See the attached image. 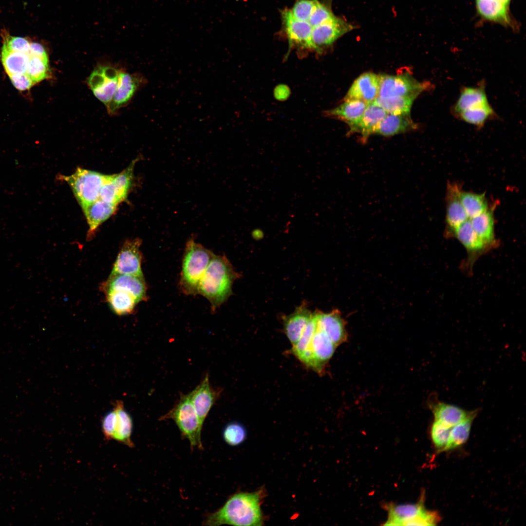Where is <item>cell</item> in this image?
<instances>
[{
	"mask_svg": "<svg viewBox=\"0 0 526 526\" xmlns=\"http://www.w3.org/2000/svg\"><path fill=\"white\" fill-rule=\"evenodd\" d=\"M265 496L263 489L252 492H240L231 496L218 510L207 515L203 525L260 526L264 517L261 509Z\"/></svg>",
	"mask_w": 526,
	"mask_h": 526,
	"instance_id": "1",
	"label": "cell"
},
{
	"mask_svg": "<svg viewBox=\"0 0 526 526\" xmlns=\"http://www.w3.org/2000/svg\"><path fill=\"white\" fill-rule=\"evenodd\" d=\"M238 274L225 256L214 255L200 282L198 294L206 298L214 312L229 297Z\"/></svg>",
	"mask_w": 526,
	"mask_h": 526,
	"instance_id": "2",
	"label": "cell"
},
{
	"mask_svg": "<svg viewBox=\"0 0 526 526\" xmlns=\"http://www.w3.org/2000/svg\"><path fill=\"white\" fill-rule=\"evenodd\" d=\"M213 254L193 239L186 244L182 264L179 287L187 295L198 294L199 282Z\"/></svg>",
	"mask_w": 526,
	"mask_h": 526,
	"instance_id": "3",
	"label": "cell"
},
{
	"mask_svg": "<svg viewBox=\"0 0 526 526\" xmlns=\"http://www.w3.org/2000/svg\"><path fill=\"white\" fill-rule=\"evenodd\" d=\"M171 419L178 427L182 437L189 442L191 449L203 450L202 427L191 401L190 394H180L173 407L161 416L159 420Z\"/></svg>",
	"mask_w": 526,
	"mask_h": 526,
	"instance_id": "4",
	"label": "cell"
},
{
	"mask_svg": "<svg viewBox=\"0 0 526 526\" xmlns=\"http://www.w3.org/2000/svg\"><path fill=\"white\" fill-rule=\"evenodd\" d=\"M108 175L78 168L69 176H62V179L71 188L82 208L97 200Z\"/></svg>",
	"mask_w": 526,
	"mask_h": 526,
	"instance_id": "5",
	"label": "cell"
},
{
	"mask_svg": "<svg viewBox=\"0 0 526 526\" xmlns=\"http://www.w3.org/2000/svg\"><path fill=\"white\" fill-rule=\"evenodd\" d=\"M429 82H420L409 75H379L378 97L410 96L416 98L429 90Z\"/></svg>",
	"mask_w": 526,
	"mask_h": 526,
	"instance_id": "6",
	"label": "cell"
},
{
	"mask_svg": "<svg viewBox=\"0 0 526 526\" xmlns=\"http://www.w3.org/2000/svg\"><path fill=\"white\" fill-rule=\"evenodd\" d=\"M139 159L132 161L130 165L119 173L108 175L102 186L100 199L103 201L118 205L127 199L129 191L133 182V169L135 163Z\"/></svg>",
	"mask_w": 526,
	"mask_h": 526,
	"instance_id": "7",
	"label": "cell"
},
{
	"mask_svg": "<svg viewBox=\"0 0 526 526\" xmlns=\"http://www.w3.org/2000/svg\"><path fill=\"white\" fill-rule=\"evenodd\" d=\"M450 237L456 238L466 249L467 257L462 266L468 273L471 272L479 257L490 251L475 232L470 219L455 228Z\"/></svg>",
	"mask_w": 526,
	"mask_h": 526,
	"instance_id": "8",
	"label": "cell"
},
{
	"mask_svg": "<svg viewBox=\"0 0 526 526\" xmlns=\"http://www.w3.org/2000/svg\"><path fill=\"white\" fill-rule=\"evenodd\" d=\"M355 27L346 20L334 15L320 25L312 28L311 41L314 51L321 53L323 48L331 45Z\"/></svg>",
	"mask_w": 526,
	"mask_h": 526,
	"instance_id": "9",
	"label": "cell"
},
{
	"mask_svg": "<svg viewBox=\"0 0 526 526\" xmlns=\"http://www.w3.org/2000/svg\"><path fill=\"white\" fill-rule=\"evenodd\" d=\"M119 71L108 66L97 67L88 79V85L95 96L106 106L115 92Z\"/></svg>",
	"mask_w": 526,
	"mask_h": 526,
	"instance_id": "10",
	"label": "cell"
},
{
	"mask_svg": "<svg viewBox=\"0 0 526 526\" xmlns=\"http://www.w3.org/2000/svg\"><path fill=\"white\" fill-rule=\"evenodd\" d=\"M141 243L139 238L126 241L117 255L111 274L143 276Z\"/></svg>",
	"mask_w": 526,
	"mask_h": 526,
	"instance_id": "11",
	"label": "cell"
},
{
	"mask_svg": "<svg viewBox=\"0 0 526 526\" xmlns=\"http://www.w3.org/2000/svg\"><path fill=\"white\" fill-rule=\"evenodd\" d=\"M282 19L289 48L314 50L311 41L312 27L308 22L296 19L288 9L282 12Z\"/></svg>",
	"mask_w": 526,
	"mask_h": 526,
	"instance_id": "12",
	"label": "cell"
},
{
	"mask_svg": "<svg viewBox=\"0 0 526 526\" xmlns=\"http://www.w3.org/2000/svg\"><path fill=\"white\" fill-rule=\"evenodd\" d=\"M423 499L416 504L389 505L388 518L385 525L422 526L427 510L424 506Z\"/></svg>",
	"mask_w": 526,
	"mask_h": 526,
	"instance_id": "13",
	"label": "cell"
},
{
	"mask_svg": "<svg viewBox=\"0 0 526 526\" xmlns=\"http://www.w3.org/2000/svg\"><path fill=\"white\" fill-rule=\"evenodd\" d=\"M222 390L211 386L207 373L199 385L190 393L192 403L197 414L201 426L210 409L220 397Z\"/></svg>",
	"mask_w": 526,
	"mask_h": 526,
	"instance_id": "14",
	"label": "cell"
},
{
	"mask_svg": "<svg viewBox=\"0 0 526 526\" xmlns=\"http://www.w3.org/2000/svg\"><path fill=\"white\" fill-rule=\"evenodd\" d=\"M147 285L144 276L111 274L100 286L103 292L110 290H121L132 294L138 302L147 299Z\"/></svg>",
	"mask_w": 526,
	"mask_h": 526,
	"instance_id": "15",
	"label": "cell"
},
{
	"mask_svg": "<svg viewBox=\"0 0 526 526\" xmlns=\"http://www.w3.org/2000/svg\"><path fill=\"white\" fill-rule=\"evenodd\" d=\"M147 82L146 79L140 74L132 75L119 71L115 92L107 106L109 113H113L127 103L137 90Z\"/></svg>",
	"mask_w": 526,
	"mask_h": 526,
	"instance_id": "16",
	"label": "cell"
},
{
	"mask_svg": "<svg viewBox=\"0 0 526 526\" xmlns=\"http://www.w3.org/2000/svg\"><path fill=\"white\" fill-rule=\"evenodd\" d=\"M337 347L329 336L317 326L309 349L306 351L310 352L312 355V369L318 373L322 372Z\"/></svg>",
	"mask_w": 526,
	"mask_h": 526,
	"instance_id": "17",
	"label": "cell"
},
{
	"mask_svg": "<svg viewBox=\"0 0 526 526\" xmlns=\"http://www.w3.org/2000/svg\"><path fill=\"white\" fill-rule=\"evenodd\" d=\"M378 91L379 75L371 72L365 73L354 81L344 100L357 99L369 104L378 97Z\"/></svg>",
	"mask_w": 526,
	"mask_h": 526,
	"instance_id": "18",
	"label": "cell"
},
{
	"mask_svg": "<svg viewBox=\"0 0 526 526\" xmlns=\"http://www.w3.org/2000/svg\"><path fill=\"white\" fill-rule=\"evenodd\" d=\"M475 4L477 13L484 19L512 29L517 28V24L510 16L508 5L499 0H476Z\"/></svg>",
	"mask_w": 526,
	"mask_h": 526,
	"instance_id": "19",
	"label": "cell"
},
{
	"mask_svg": "<svg viewBox=\"0 0 526 526\" xmlns=\"http://www.w3.org/2000/svg\"><path fill=\"white\" fill-rule=\"evenodd\" d=\"M315 313L317 326L323 331L337 346L346 340L345 323L338 310H334L329 313L317 311Z\"/></svg>",
	"mask_w": 526,
	"mask_h": 526,
	"instance_id": "20",
	"label": "cell"
},
{
	"mask_svg": "<svg viewBox=\"0 0 526 526\" xmlns=\"http://www.w3.org/2000/svg\"><path fill=\"white\" fill-rule=\"evenodd\" d=\"M460 188L456 185L449 184L447 194L446 223L447 234L450 236L452 231L469 218L461 202L459 193Z\"/></svg>",
	"mask_w": 526,
	"mask_h": 526,
	"instance_id": "21",
	"label": "cell"
},
{
	"mask_svg": "<svg viewBox=\"0 0 526 526\" xmlns=\"http://www.w3.org/2000/svg\"><path fill=\"white\" fill-rule=\"evenodd\" d=\"M388 113L374 102L369 103L358 122L349 127L350 132L361 134L363 140H366L375 131L380 122Z\"/></svg>",
	"mask_w": 526,
	"mask_h": 526,
	"instance_id": "22",
	"label": "cell"
},
{
	"mask_svg": "<svg viewBox=\"0 0 526 526\" xmlns=\"http://www.w3.org/2000/svg\"><path fill=\"white\" fill-rule=\"evenodd\" d=\"M312 315L303 303L297 307L293 313L284 317V332L292 346L300 339Z\"/></svg>",
	"mask_w": 526,
	"mask_h": 526,
	"instance_id": "23",
	"label": "cell"
},
{
	"mask_svg": "<svg viewBox=\"0 0 526 526\" xmlns=\"http://www.w3.org/2000/svg\"><path fill=\"white\" fill-rule=\"evenodd\" d=\"M476 234L490 250L499 245L495 234L493 209L488 208L480 215L470 219Z\"/></svg>",
	"mask_w": 526,
	"mask_h": 526,
	"instance_id": "24",
	"label": "cell"
},
{
	"mask_svg": "<svg viewBox=\"0 0 526 526\" xmlns=\"http://www.w3.org/2000/svg\"><path fill=\"white\" fill-rule=\"evenodd\" d=\"M117 206L99 198L82 208L89 226L88 238H91L102 223L115 212Z\"/></svg>",
	"mask_w": 526,
	"mask_h": 526,
	"instance_id": "25",
	"label": "cell"
},
{
	"mask_svg": "<svg viewBox=\"0 0 526 526\" xmlns=\"http://www.w3.org/2000/svg\"><path fill=\"white\" fill-rule=\"evenodd\" d=\"M488 103L484 82H480L476 87H463L452 107V113L456 116L464 110Z\"/></svg>",
	"mask_w": 526,
	"mask_h": 526,
	"instance_id": "26",
	"label": "cell"
},
{
	"mask_svg": "<svg viewBox=\"0 0 526 526\" xmlns=\"http://www.w3.org/2000/svg\"><path fill=\"white\" fill-rule=\"evenodd\" d=\"M417 128V124L411 119L410 114L388 113L378 125L375 133L390 136Z\"/></svg>",
	"mask_w": 526,
	"mask_h": 526,
	"instance_id": "27",
	"label": "cell"
},
{
	"mask_svg": "<svg viewBox=\"0 0 526 526\" xmlns=\"http://www.w3.org/2000/svg\"><path fill=\"white\" fill-rule=\"evenodd\" d=\"M430 406L434 420L450 428L466 419L471 412L439 401L431 403Z\"/></svg>",
	"mask_w": 526,
	"mask_h": 526,
	"instance_id": "28",
	"label": "cell"
},
{
	"mask_svg": "<svg viewBox=\"0 0 526 526\" xmlns=\"http://www.w3.org/2000/svg\"><path fill=\"white\" fill-rule=\"evenodd\" d=\"M113 409L116 419L112 439L132 448L134 444L131 439L133 427L132 417L125 410L123 403L120 400L116 402Z\"/></svg>",
	"mask_w": 526,
	"mask_h": 526,
	"instance_id": "29",
	"label": "cell"
},
{
	"mask_svg": "<svg viewBox=\"0 0 526 526\" xmlns=\"http://www.w3.org/2000/svg\"><path fill=\"white\" fill-rule=\"evenodd\" d=\"M368 104L357 99L345 100L341 104L327 111L325 113L328 116L343 120L350 127L358 122Z\"/></svg>",
	"mask_w": 526,
	"mask_h": 526,
	"instance_id": "30",
	"label": "cell"
},
{
	"mask_svg": "<svg viewBox=\"0 0 526 526\" xmlns=\"http://www.w3.org/2000/svg\"><path fill=\"white\" fill-rule=\"evenodd\" d=\"M104 293L110 308L118 316L132 313L138 303L132 294L125 291L110 290Z\"/></svg>",
	"mask_w": 526,
	"mask_h": 526,
	"instance_id": "31",
	"label": "cell"
},
{
	"mask_svg": "<svg viewBox=\"0 0 526 526\" xmlns=\"http://www.w3.org/2000/svg\"><path fill=\"white\" fill-rule=\"evenodd\" d=\"M30 56L28 54L8 50L3 45L0 59L8 75L26 73Z\"/></svg>",
	"mask_w": 526,
	"mask_h": 526,
	"instance_id": "32",
	"label": "cell"
},
{
	"mask_svg": "<svg viewBox=\"0 0 526 526\" xmlns=\"http://www.w3.org/2000/svg\"><path fill=\"white\" fill-rule=\"evenodd\" d=\"M477 413L478 410L471 411L468 417L451 428L447 443L441 452L453 450L467 441Z\"/></svg>",
	"mask_w": 526,
	"mask_h": 526,
	"instance_id": "33",
	"label": "cell"
},
{
	"mask_svg": "<svg viewBox=\"0 0 526 526\" xmlns=\"http://www.w3.org/2000/svg\"><path fill=\"white\" fill-rule=\"evenodd\" d=\"M416 98L410 96L377 97L374 101L388 113L394 114H410V111Z\"/></svg>",
	"mask_w": 526,
	"mask_h": 526,
	"instance_id": "34",
	"label": "cell"
},
{
	"mask_svg": "<svg viewBox=\"0 0 526 526\" xmlns=\"http://www.w3.org/2000/svg\"><path fill=\"white\" fill-rule=\"evenodd\" d=\"M456 116L468 124L481 128L487 120L495 116V113L488 103L464 110Z\"/></svg>",
	"mask_w": 526,
	"mask_h": 526,
	"instance_id": "35",
	"label": "cell"
},
{
	"mask_svg": "<svg viewBox=\"0 0 526 526\" xmlns=\"http://www.w3.org/2000/svg\"><path fill=\"white\" fill-rule=\"evenodd\" d=\"M459 196L469 219L480 215L488 208L484 193L478 194L460 189Z\"/></svg>",
	"mask_w": 526,
	"mask_h": 526,
	"instance_id": "36",
	"label": "cell"
},
{
	"mask_svg": "<svg viewBox=\"0 0 526 526\" xmlns=\"http://www.w3.org/2000/svg\"><path fill=\"white\" fill-rule=\"evenodd\" d=\"M26 74L34 84L47 78L49 75L48 56H30Z\"/></svg>",
	"mask_w": 526,
	"mask_h": 526,
	"instance_id": "37",
	"label": "cell"
},
{
	"mask_svg": "<svg viewBox=\"0 0 526 526\" xmlns=\"http://www.w3.org/2000/svg\"><path fill=\"white\" fill-rule=\"evenodd\" d=\"M317 327V318L314 312L297 343L292 346V353L299 358L309 349Z\"/></svg>",
	"mask_w": 526,
	"mask_h": 526,
	"instance_id": "38",
	"label": "cell"
},
{
	"mask_svg": "<svg viewBox=\"0 0 526 526\" xmlns=\"http://www.w3.org/2000/svg\"><path fill=\"white\" fill-rule=\"evenodd\" d=\"M223 436L225 441L228 445L236 446L244 441L247 436V432L243 425L236 422H232L225 426Z\"/></svg>",
	"mask_w": 526,
	"mask_h": 526,
	"instance_id": "39",
	"label": "cell"
},
{
	"mask_svg": "<svg viewBox=\"0 0 526 526\" xmlns=\"http://www.w3.org/2000/svg\"><path fill=\"white\" fill-rule=\"evenodd\" d=\"M332 0H317L314 9L308 21L312 28L316 27L333 17L331 7Z\"/></svg>",
	"mask_w": 526,
	"mask_h": 526,
	"instance_id": "40",
	"label": "cell"
},
{
	"mask_svg": "<svg viewBox=\"0 0 526 526\" xmlns=\"http://www.w3.org/2000/svg\"><path fill=\"white\" fill-rule=\"evenodd\" d=\"M451 429V428L437 421L434 420L433 422L431 428V437L438 452H441L446 445Z\"/></svg>",
	"mask_w": 526,
	"mask_h": 526,
	"instance_id": "41",
	"label": "cell"
},
{
	"mask_svg": "<svg viewBox=\"0 0 526 526\" xmlns=\"http://www.w3.org/2000/svg\"><path fill=\"white\" fill-rule=\"evenodd\" d=\"M317 0H297L290 10L296 19L308 22L314 9Z\"/></svg>",
	"mask_w": 526,
	"mask_h": 526,
	"instance_id": "42",
	"label": "cell"
},
{
	"mask_svg": "<svg viewBox=\"0 0 526 526\" xmlns=\"http://www.w3.org/2000/svg\"><path fill=\"white\" fill-rule=\"evenodd\" d=\"M30 42L24 38L9 37L5 39L3 45L9 51L28 54Z\"/></svg>",
	"mask_w": 526,
	"mask_h": 526,
	"instance_id": "43",
	"label": "cell"
},
{
	"mask_svg": "<svg viewBox=\"0 0 526 526\" xmlns=\"http://www.w3.org/2000/svg\"><path fill=\"white\" fill-rule=\"evenodd\" d=\"M116 419V413L113 410L108 413L102 421V431L106 439H112Z\"/></svg>",
	"mask_w": 526,
	"mask_h": 526,
	"instance_id": "44",
	"label": "cell"
},
{
	"mask_svg": "<svg viewBox=\"0 0 526 526\" xmlns=\"http://www.w3.org/2000/svg\"><path fill=\"white\" fill-rule=\"evenodd\" d=\"M9 77L13 86L19 91L29 90L34 84L26 73L10 75Z\"/></svg>",
	"mask_w": 526,
	"mask_h": 526,
	"instance_id": "45",
	"label": "cell"
},
{
	"mask_svg": "<svg viewBox=\"0 0 526 526\" xmlns=\"http://www.w3.org/2000/svg\"><path fill=\"white\" fill-rule=\"evenodd\" d=\"M29 56L47 57V54L44 47L40 43L31 42L28 53Z\"/></svg>",
	"mask_w": 526,
	"mask_h": 526,
	"instance_id": "46",
	"label": "cell"
},
{
	"mask_svg": "<svg viewBox=\"0 0 526 526\" xmlns=\"http://www.w3.org/2000/svg\"><path fill=\"white\" fill-rule=\"evenodd\" d=\"M290 92L288 87L284 85L277 86L274 91L275 97L280 100H283L287 98Z\"/></svg>",
	"mask_w": 526,
	"mask_h": 526,
	"instance_id": "47",
	"label": "cell"
},
{
	"mask_svg": "<svg viewBox=\"0 0 526 526\" xmlns=\"http://www.w3.org/2000/svg\"><path fill=\"white\" fill-rule=\"evenodd\" d=\"M499 0L501 1V2H503L504 3L509 5L511 0Z\"/></svg>",
	"mask_w": 526,
	"mask_h": 526,
	"instance_id": "48",
	"label": "cell"
}]
</instances>
